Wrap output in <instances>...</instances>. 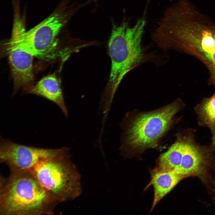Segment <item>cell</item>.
Wrapping results in <instances>:
<instances>
[{
    "mask_svg": "<svg viewBox=\"0 0 215 215\" xmlns=\"http://www.w3.org/2000/svg\"><path fill=\"white\" fill-rule=\"evenodd\" d=\"M0 184L1 215L52 214L58 203L30 171H10Z\"/></svg>",
    "mask_w": 215,
    "mask_h": 215,
    "instance_id": "1",
    "label": "cell"
},
{
    "mask_svg": "<svg viewBox=\"0 0 215 215\" xmlns=\"http://www.w3.org/2000/svg\"><path fill=\"white\" fill-rule=\"evenodd\" d=\"M182 103L176 100L152 111L139 113L122 123V149L142 151L157 147L160 139L173 122Z\"/></svg>",
    "mask_w": 215,
    "mask_h": 215,
    "instance_id": "3",
    "label": "cell"
},
{
    "mask_svg": "<svg viewBox=\"0 0 215 215\" xmlns=\"http://www.w3.org/2000/svg\"><path fill=\"white\" fill-rule=\"evenodd\" d=\"M151 174L150 184L154 189L152 210L184 178L175 171H161L156 168L153 170Z\"/></svg>",
    "mask_w": 215,
    "mask_h": 215,
    "instance_id": "10",
    "label": "cell"
},
{
    "mask_svg": "<svg viewBox=\"0 0 215 215\" xmlns=\"http://www.w3.org/2000/svg\"><path fill=\"white\" fill-rule=\"evenodd\" d=\"M185 144V131L177 134L175 142L160 156L156 168L161 171H175L181 164Z\"/></svg>",
    "mask_w": 215,
    "mask_h": 215,
    "instance_id": "11",
    "label": "cell"
},
{
    "mask_svg": "<svg viewBox=\"0 0 215 215\" xmlns=\"http://www.w3.org/2000/svg\"><path fill=\"white\" fill-rule=\"evenodd\" d=\"M28 93L42 96L51 101L60 108L67 117L68 112L66 106L62 90L59 82L54 75H49L41 79L27 91Z\"/></svg>",
    "mask_w": 215,
    "mask_h": 215,
    "instance_id": "9",
    "label": "cell"
},
{
    "mask_svg": "<svg viewBox=\"0 0 215 215\" xmlns=\"http://www.w3.org/2000/svg\"><path fill=\"white\" fill-rule=\"evenodd\" d=\"M196 110L200 125L208 127L213 132L215 129V93L198 105Z\"/></svg>",
    "mask_w": 215,
    "mask_h": 215,
    "instance_id": "12",
    "label": "cell"
},
{
    "mask_svg": "<svg viewBox=\"0 0 215 215\" xmlns=\"http://www.w3.org/2000/svg\"><path fill=\"white\" fill-rule=\"evenodd\" d=\"M214 192H215V183H214Z\"/></svg>",
    "mask_w": 215,
    "mask_h": 215,
    "instance_id": "15",
    "label": "cell"
},
{
    "mask_svg": "<svg viewBox=\"0 0 215 215\" xmlns=\"http://www.w3.org/2000/svg\"><path fill=\"white\" fill-rule=\"evenodd\" d=\"M128 22L124 21L119 25L114 24L108 42L111 68L103 96L109 101L112 100L125 75L146 59L142 44L145 21L141 19L132 27Z\"/></svg>",
    "mask_w": 215,
    "mask_h": 215,
    "instance_id": "2",
    "label": "cell"
},
{
    "mask_svg": "<svg viewBox=\"0 0 215 215\" xmlns=\"http://www.w3.org/2000/svg\"><path fill=\"white\" fill-rule=\"evenodd\" d=\"M215 38V34H214ZM208 60L215 67V45L211 54L206 56Z\"/></svg>",
    "mask_w": 215,
    "mask_h": 215,
    "instance_id": "13",
    "label": "cell"
},
{
    "mask_svg": "<svg viewBox=\"0 0 215 215\" xmlns=\"http://www.w3.org/2000/svg\"><path fill=\"white\" fill-rule=\"evenodd\" d=\"M7 49L14 86V93L30 84L33 79V60L34 56L9 42Z\"/></svg>",
    "mask_w": 215,
    "mask_h": 215,
    "instance_id": "8",
    "label": "cell"
},
{
    "mask_svg": "<svg viewBox=\"0 0 215 215\" xmlns=\"http://www.w3.org/2000/svg\"><path fill=\"white\" fill-rule=\"evenodd\" d=\"M30 171L58 203L75 199L81 194V175L70 150L39 162Z\"/></svg>",
    "mask_w": 215,
    "mask_h": 215,
    "instance_id": "4",
    "label": "cell"
},
{
    "mask_svg": "<svg viewBox=\"0 0 215 215\" xmlns=\"http://www.w3.org/2000/svg\"><path fill=\"white\" fill-rule=\"evenodd\" d=\"M186 144L181 164L175 171L184 178L201 176L205 172L211 155L209 149L196 143L193 132L185 131Z\"/></svg>",
    "mask_w": 215,
    "mask_h": 215,
    "instance_id": "7",
    "label": "cell"
},
{
    "mask_svg": "<svg viewBox=\"0 0 215 215\" xmlns=\"http://www.w3.org/2000/svg\"><path fill=\"white\" fill-rule=\"evenodd\" d=\"M213 138H212V144L214 148H215V129L212 132Z\"/></svg>",
    "mask_w": 215,
    "mask_h": 215,
    "instance_id": "14",
    "label": "cell"
},
{
    "mask_svg": "<svg viewBox=\"0 0 215 215\" xmlns=\"http://www.w3.org/2000/svg\"><path fill=\"white\" fill-rule=\"evenodd\" d=\"M70 150L64 147L47 148L21 145L1 137L0 162L10 171H30L39 162L61 155Z\"/></svg>",
    "mask_w": 215,
    "mask_h": 215,
    "instance_id": "6",
    "label": "cell"
},
{
    "mask_svg": "<svg viewBox=\"0 0 215 215\" xmlns=\"http://www.w3.org/2000/svg\"><path fill=\"white\" fill-rule=\"evenodd\" d=\"M68 13L57 10L36 26L26 30L20 19H15L9 42L33 56L43 59L57 55V37L67 22Z\"/></svg>",
    "mask_w": 215,
    "mask_h": 215,
    "instance_id": "5",
    "label": "cell"
}]
</instances>
